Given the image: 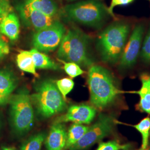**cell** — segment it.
Segmentation results:
<instances>
[{
    "instance_id": "16",
    "label": "cell",
    "mask_w": 150,
    "mask_h": 150,
    "mask_svg": "<svg viewBox=\"0 0 150 150\" xmlns=\"http://www.w3.org/2000/svg\"><path fill=\"white\" fill-rule=\"evenodd\" d=\"M18 84L16 76L7 70H0V93L11 96Z\"/></svg>"
},
{
    "instance_id": "8",
    "label": "cell",
    "mask_w": 150,
    "mask_h": 150,
    "mask_svg": "<svg viewBox=\"0 0 150 150\" xmlns=\"http://www.w3.org/2000/svg\"><path fill=\"white\" fill-rule=\"evenodd\" d=\"M114 123L111 116L101 114L96 122L89 127L82 137L69 150H83L90 147L111 132Z\"/></svg>"
},
{
    "instance_id": "4",
    "label": "cell",
    "mask_w": 150,
    "mask_h": 150,
    "mask_svg": "<svg viewBox=\"0 0 150 150\" xmlns=\"http://www.w3.org/2000/svg\"><path fill=\"white\" fill-rule=\"evenodd\" d=\"M59 13L69 21L88 27H101L109 15L106 6L99 0H86L64 6Z\"/></svg>"
},
{
    "instance_id": "33",
    "label": "cell",
    "mask_w": 150,
    "mask_h": 150,
    "mask_svg": "<svg viewBox=\"0 0 150 150\" xmlns=\"http://www.w3.org/2000/svg\"><path fill=\"white\" fill-rule=\"evenodd\" d=\"M67 1H75V0H67Z\"/></svg>"
},
{
    "instance_id": "12",
    "label": "cell",
    "mask_w": 150,
    "mask_h": 150,
    "mask_svg": "<svg viewBox=\"0 0 150 150\" xmlns=\"http://www.w3.org/2000/svg\"><path fill=\"white\" fill-rule=\"evenodd\" d=\"M67 131L63 123L54 122L45 140L47 150H64L66 144Z\"/></svg>"
},
{
    "instance_id": "32",
    "label": "cell",
    "mask_w": 150,
    "mask_h": 150,
    "mask_svg": "<svg viewBox=\"0 0 150 150\" xmlns=\"http://www.w3.org/2000/svg\"><path fill=\"white\" fill-rule=\"evenodd\" d=\"M145 150H150V147H149V148H147Z\"/></svg>"
},
{
    "instance_id": "18",
    "label": "cell",
    "mask_w": 150,
    "mask_h": 150,
    "mask_svg": "<svg viewBox=\"0 0 150 150\" xmlns=\"http://www.w3.org/2000/svg\"><path fill=\"white\" fill-rule=\"evenodd\" d=\"M16 62L18 68L22 71L37 75L36 68L30 51H20L16 57Z\"/></svg>"
},
{
    "instance_id": "14",
    "label": "cell",
    "mask_w": 150,
    "mask_h": 150,
    "mask_svg": "<svg viewBox=\"0 0 150 150\" xmlns=\"http://www.w3.org/2000/svg\"><path fill=\"white\" fill-rule=\"evenodd\" d=\"M140 80L142 83L140 90L133 92L140 97L137 108L141 112L150 115V75L143 73L140 76Z\"/></svg>"
},
{
    "instance_id": "34",
    "label": "cell",
    "mask_w": 150,
    "mask_h": 150,
    "mask_svg": "<svg viewBox=\"0 0 150 150\" xmlns=\"http://www.w3.org/2000/svg\"></svg>"
},
{
    "instance_id": "1",
    "label": "cell",
    "mask_w": 150,
    "mask_h": 150,
    "mask_svg": "<svg viewBox=\"0 0 150 150\" xmlns=\"http://www.w3.org/2000/svg\"><path fill=\"white\" fill-rule=\"evenodd\" d=\"M87 83L91 103L100 110L111 105L123 92L117 88L111 72L100 65L93 64L89 67Z\"/></svg>"
},
{
    "instance_id": "28",
    "label": "cell",
    "mask_w": 150,
    "mask_h": 150,
    "mask_svg": "<svg viewBox=\"0 0 150 150\" xmlns=\"http://www.w3.org/2000/svg\"><path fill=\"white\" fill-rule=\"evenodd\" d=\"M10 48L7 42L0 36V61L9 54Z\"/></svg>"
},
{
    "instance_id": "7",
    "label": "cell",
    "mask_w": 150,
    "mask_h": 150,
    "mask_svg": "<svg viewBox=\"0 0 150 150\" xmlns=\"http://www.w3.org/2000/svg\"><path fill=\"white\" fill-rule=\"evenodd\" d=\"M66 32L64 25L56 20L48 27L35 31L32 36L34 48L43 53L52 52L59 48Z\"/></svg>"
},
{
    "instance_id": "6",
    "label": "cell",
    "mask_w": 150,
    "mask_h": 150,
    "mask_svg": "<svg viewBox=\"0 0 150 150\" xmlns=\"http://www.w3.org/2000/svg\"><path fill=\"white\" fill-rule=\"evenodd\" d=\"M10 120L13 132L23 136L31 129L34 121V111L29 91L23 87L10 97Z\"/></svg>"
},
{
    "instance_id": "25",
    "label": "cell",
    "mask_w": 150,
    "mask_h": 150,
    "mask_svg": "<svg viewBox=\"0 0 150 150\" xmlns=\"http://www.w3.org/2000/svg\"><path fill=\"white\" fill-rule=\"evenodd\" d=\"M141 56L145 62H150V28L143 43Z\"/></svg>"
},
{
    "instance_id": "26",
    "label": "cell",
    "mask_w": 150,
    "mask_h": 150,
    "mask_svg": "<svg viewBox=\"0 0 150 150\" xmlns=\"http://www.w3.org/2000/svg\"><path fill=\"white\" fill-rule=\"evenodd\" d=\"M13 11L11 0H0V23L9 13Z\"/></svg>"
},
{
    "instance_id": "11",
    "label": "cell",
    "mask_w": 150,
    "mask_h": 150,
    "mask_svg": "<svg viewBox=\"0 0 150 150\" xmlns=\"http://www.w3.org/2000/svg\"><path fill=\"white\" fill-rule=\"evenodd\" d=\"M96 114V108L85 104L71 106L66 113L55 120L54 122H72L79 124H90Z\"/></svg>"
},
{
    "instance_id": "24",
    "label": "cell",
    "mask_w": 150,
    "mask_h": 150,
    "mask_svg": "<svg viewBox=\"0 0 150 150\" xmlns=\"http://www.w3.org/2000/svg\"><path fill=\"white\" fill-rule=\"evenodd\" d=\"M129 147V145H121L116 141H111L107 142H101L96 150H126Z\"/></svg>"
},
{
    "instance_id": "10",
    "label": "cell",
    "mask_w": 150,
    "mask_h": 150,
    "mask_svg": "<svg viewBox=\"0 0 150 150\" xmlns=\"http://www.w3.org/2000/svg\"><path fill=\"white\" fill-rule=\"evenodd\" d=\"M16 9L23 25L34 29L35 31L48 27L57 20L56 17L48 16L40 11L32 9L21 2L16 6Z\"/></svg>"
},
{
    "instance_id": "30",
    "label": "cell",
    "mask_w": 150,
    "mask_h": 150,
    "mask_svg": "<svg viewBox=\"0 0 150 150\" xmlns=\"http://www.w3.org/2000/svg\"><path fill=\"white\" fill-rule=\"evenodd\" d=\"M2 150H17L16 149L13 148V147H6L4 146L2 148Z\"/></svg>"
},
{
    "instance_id": "9",
    "label": "cell",
    "mask_w": 150,
    "mask_h": 150,
    "mask_svg": "<svg viewBox=\"0 0 150 150\" xmlns=\"http://www.w3.org/2000/svg\"><path fill=\"white\" fill-rule=\"evenodd\" d=\"M144 27L142 25H137L134 29L129 41L126 43L120 59V67L127 69L132 67L136 63L141 46Z\"/></svg>"
},
{
    "instance_id": "22",
    "label": "cell",
    "mask_w": 150,
    "mask_h": 150,
    "mask_svg": "<svg viewBox=\"0 0 150 150\" xmlns=\"http://www.w3.org/2000/svg\"><path fill=\"white\" fill-rule=\"evenodd\" d=\"M56 84L64 100L67 95L72 90L75 85L74 81L69 78H64L57 81Z\"/></svg>"
},
{
    "instance_id": "15",
    "label": "cell",
    "mask_w": 150,
    "mask_h": 150,
    "mask_svg": "<svg viewBox=\"0 0 150 150\" xmlns=\"http://www.w3.org/2000/svg\"><path fill=\"white\" fill-rule=\"evenodd\" d=\"M21 3L52 17H56L59 13V8L54 0H23Z\"/></svg>"
},
{
    "instance_id": "5",
    "label": "cell",
    "mask_w": 150,
    "mask_h": 150,
    "mask_svg": "<svg viewBox=\"0 0 150 150\" xmlns=\"http://www.w3.org/2000/svg\"><path fill=\"white\" fill-rule=\"evenodd\" d=\"M31 98L37 113L43 118L64 112L67 106L56 82L51 79L38 82L35 86V92Z\"/></svg>"
},
{
    "instance_id": "29",
    "label": "cell",
    "mask_w": 150,
    "mask_h": 150,
    "mask_svg": "<svg viewBox=\"0 0 150 150\" xmlns=\"http://www.w3.org/2000/svg\"><path fill=\"white\" fill-rule=\"evenodd\" d=\"M11 96L5 95L0 93V105H5L9 102Z\"/></svg>"
},
{
    "instance_id": "27",
    "label": "cell",
    "mask_w": 150,
    "mask_h": 150,
    "mask_svg": "<svg viewBox=\"0 0 150 150\" xmlns=\"http://www.w3.org/2000/svg\"><path fill=\"white\" fill-rule=\"evenodd\" d=\"M134 0H111V4L107 8L108 12L110 15L115 17L113 13V9L115 7L118 6L127 5L134 1ZM150 1V0H148Z\"/></svg>"
},
{
    "instance_id": "19",
    "label": "cell",
    "mask_w": 150,
    "mask_h": 150,
    "mask_svg": "<svg viewBox=\"0 0 150 150\" xmlns=\"http://www.w3.org/2000/svg\"><path fill=\"white\" fill-rule=\"evenodd\" d=\"M89 128L83 124L74 123L70 126L67 132V139L64 149H69L75 145L86 133Z\"/></svg>"
},
{
    "instance_id": "13",
    "label": "cell",
    "mask_w": 150,
    "mask_h": 150,
    "mask_svg": "<svg viewBox=\"0 0 150 150\" xmlns=\"http://www.w3.org/2000/svg\"><path fill=\"white\" fill-rule=\"evenodd\" d=\"M20 31L19 18L13 11L6 16L0 23V33L12 41L18 39Z\"/></svg>"
},
{
    "instance_id": "17",
    "label": "cell",
    "mask_w": 150,
    "mask_h": 150,
    "mask_svg": "<svg viewBox=\"0 0 150 150\" xmlns=\"http://www.w3.org/2000/svg\"><path fill=\"white\" fill-rule=\"evenodd\" d=\"M30 51L32 54L36 69L59 70V65L55 63L43 52H40L34 48H32Z\"/></svg>"
},
{
    "instance_id": "31",
    "label": "cell",
    "mask_w": 150,
    "mask_h": 150,
    "mask_svg": "<svg viewBox=\"0 0 150 150\" xmlns=\"http://www.w3.org/2000/svg\"><path fill=\"white\" fill-rule=\"evenodd\" d=\"M2 118H1V116H0V131H1V128H2Z\"/></svg>"
},
{
    "instance_id": "20",
    "label": "cell",
    "mask_w": 150,
    "mask_h": 150,
    "mask_svg": "<svg viewBox=\"0 0 150 150\" xmlns=\"http://www.w3.org/2000/svg\"><path fill=\"white\" fill-rule=\"evenodd\" d=\"M45 139L46 134L42 132L33 134L22 144L21 150H41Z\"/></svg>"
},
{
    "instance_id": "23",
    "label": "cell",
    "mask_w": 150,
    "mask_h": 150,
    "mask_svg": "<svg viewBox=\"0 0 150 150\" xmlns=\"http://www.w3.org/2000/svg\"><path fill=\"white\" fill-rule=\"evenodd\" d=\"M59 61L64 64V69L65 72L71 78H75L84 73V71L81 69L79 64L72 62H65L62 60Z\"/></svg>"
},
{
    "instance_id": "21",
    "label": "cell",
    "mask_w": 150,
    "mask_h": 150,
    "mask_svg": "<svg viewBox=\"0 0 150 150\" xmlns=\"http://www.w3.org/2000/svg\"><path fill=\"white\" fill-rule=\"evenodd\" d=\"M134 128L136 129L142 137V142L141 149L140 150H145L149 145V137L150 135V118L147 117L141 120L137 125H132Z\"/></svg>"
},
{
    "instance_id": "3",
    "label": "cell",
    "mask_w": 150,
    "mask_h": 150,
    "mask_svg": "<svg viewBox=\"0 0 150 150\" xmlns=\"http://www.w3.org/2000/svg\"><path fill=\"white\" fill-rule=\"evenodd\" d=\"M129 33V26L116 22L106 27L99 35L97 48L102 61L114 64L120 59Z\"/></svg>"
},
{
    "instance_id": "2",
    "label": "cell",
    "mask_w": 150,
    "mask_h": 150,
    "mask_svg": "<svg viewBox=\"0 0 150 150\" xmlns=\"http://www.w3.org/2000/svg\"><path fill=\"white\" fill-rule=\"evenodd\" d=\"M59 60L72 62L82 67L94 64L90 52V38L80 29L73 27L66 31L57 51Z\"/></svg>"
}]
</instances>
